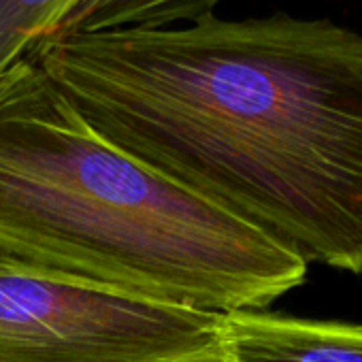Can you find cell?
<instances>
[{
    "label": "cell",
    "mask_w": 362,
    "mask_h": 362,
    "mask_svg": "<svg viewBox=\"0 0 362 362\" xmlns=\"http://www.w3.org/2000/svg\"><path fill=\"white\" fill-rule=\"evenodd\" d=\"M186 362H222V360L218 356V358H201V360H186Z\"/></svg>",
    "instance_id": "8992f818"
},
{
    "label": "cell",
    "mask_w": 362,
    "mask_h": 362,
    "mask_svg": "<svg viewBox=\"0 0 362 362\" xmlns=\"http://www.w3.org/2000/svg\"><path fill=\"white\" fill-rule=\"evenodd\" d=\"M224 0H0V77L43 39L168 28L216 13Z\"/></svg>",
    "instance_id": "277c9868"
},
{
    "label": "cell",
    "mask_w": 362,
    "mask_h": 362,
    "mask_svg": "<svg viewBox=\"0 0 362 362\" xmlns=\"http://www.w3.org/2000/svg\"><path fill=\"white\" fill-rule=\"evenodd\" d=\"M0 252L209 313L267 309L309 267L105 139L30 58L0 77Z\"/></svg>",
    "instance_id": "7a4b0ae2"
},
{
    "label": "cell",
    "mask_w": 362,
    "mask_h": 362,
    "mask_svg": "<svg viewBox=\"0 0 362 362\" xmlns=\"http://www.w3.org/2000/svg\"><path fill=\"white\" fill-rule=\"evenodd\" d=\"M220 315L130 296L0 252V362L218 358Z\"/></svg>",
    "instance_id": "3957f363"
},
{
    "label": "cell",
    "mask_w": 362,
    "mask_h": 362,
    "mask_svg": "<svg viewBox=\"0 0 362 362\" xmlns=\"http://www.w3.org/2000/svg\"><path fill=\"white\" fill-rule=\"evenodd\" d=\"M111 143L298 252L362 275V37L286 13L43 39Z\"/></svg>",
    "instance_id": "6da1fadb"
},
{
    "label": "cell",
    "mask_w": 362,
    "mask_h": 362,
    "mask_svg": "<svg viewBox=\"0 0 362 362\" xmlns=\"http://www.w3.org/2000/svg\"><path fill=\"white\" fill-rule=\"evenodd\" d=\"M218 345L222 362H362V324L230 311L220 315Z\"/></svg>",
    "instance_id": "5b68a950"
}]
</instances>
